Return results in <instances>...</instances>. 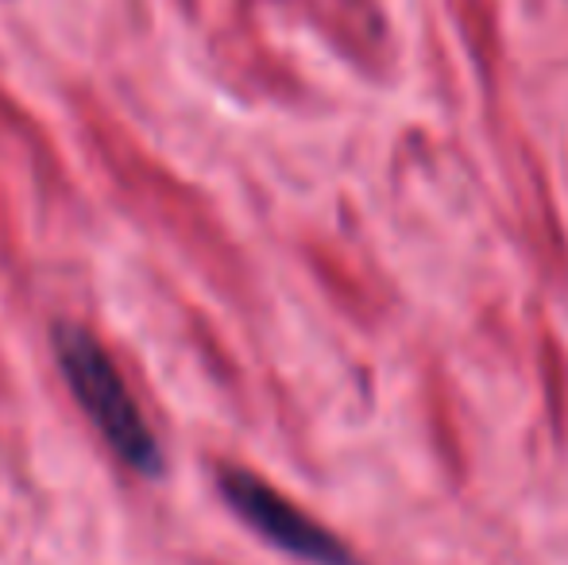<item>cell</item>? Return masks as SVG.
<instances>
[{
    "mask_svg": "<svg viewBox=\"0 0 568 565\" xmlns=\"http://www.w3.org/2000/svg\"><path fill=\"white\" fill-rule=\"evenodd\" d=\"M54 356L59 369L67 376L70 392H74L78 407L90 415V423L98 426V434L109 442V450L116 453L124 465L140 468V473H155L159 468V445L151 437L148 423H143L140 407H135L132 392L120 380L116 364L109 361V353L98 345L90 330L74 322L54 325Z\"/></svg>",
    "mask_w": 568,
    "mask_h": 565,
    "instance_id": "obj_1",
    "label": "cell"
},
{
    "mask_svg": "<svg viewBox=\"0 0 568 565\" xmlns=\"http://www.w3.org/2000/svg\"><path fill=\"white\" fill-rule=\"evenodd\" d=\"M221 492L232 504V512L247 523L252 531H260L267 543H275L278 551L294 554L302 562L314 565H356L348 554V546L337 535L322 527L317 519H310L302 507H294L286 496H278L271 484H263L255 473L244 468H225L221 473Z\"/></svg>",
    "mask_w": 568,
    "mask_h": 565,
    "instance_id": "obj_2",
    "label": "cell"
}]
</instances>
